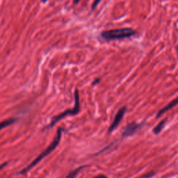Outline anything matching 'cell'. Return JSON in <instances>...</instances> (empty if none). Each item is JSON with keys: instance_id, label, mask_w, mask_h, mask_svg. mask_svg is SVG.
<instances>
[{"instance_id": "cell-8", "label": "cell", "mask_w": 178, "mask_h": 178, "mask_svg": "<svg viewBox=\"0 0 178 178\" xmlns=\"http://www.w3.org/2000/svg\"><path fill=\"white\" fill-rule=\"evenodd\" d=\"M166 120L167 119L166 118H165L164 120H162L161 122H159V124H158L156 127H154V129H153V132L155 134H159V132L162 131V129L164 128V125L165 124H166Z\"/></svg>"}, {"instance_id": "cell-3", "label": "cell", "mask_w": 178, "mask_h": 178, "mask_svg": "<svg viewBox=\"0 0 178 178\" xmlns=\"http://www.w3.org/2000/svg\"><path fill=\"white\" fill-rule=\"evenodd\" d=\"M80 110V106H79V93L77 90H75L74 91V107L73 109H68L65 111L64 112L61 113V114L58 115V116H55L53 119H52L51 123L48 126V127H52V126L56 123L57 122L59 121L60 120H61L67 116H74L78 114Z\"/></svg>"}, {"instance_id": "cell-11", "label": "cell", "mask_w": 178, "mask_h": 178, "mask_svg": "<svg viewBox=\"0 0 178 178\" xmlns=\"http://www.w3.org/2000/svg\"><path fill=\"white\" fill-rule=\"evenodd\" d=\"M100 1H101V0H95V2H94V4H93V9H94L95 8V7L97 6V5L99 4V2H100Z\"/></svg>"}, {"instance_id": "cell-12", "label": "cell", "mask_w": 178, "mask_h": 178, "mask_svg": "<svg viewBox=\"0 0 178 178\" xmlns=\"http://www.w3.org/2000/svg\"><path fill=\"white\" fill-rule=\"evenodd\" d=\"M7 165V163H4V164L0 165V170H2L3 168H4Z\"/></svg>"}, {"instance_id": "cell-16", "label": "cell", "mask_w": 178, "mask_h": 178, "mask_svg": "<svg viewBox=\"0 0 178 178\" xmlns=\"http://www.w3.org/2000/svg\"><path fill=\"white\" fill-rule=\"evenodd\" d=\"M177 49H178V45H177Z\"/></svg>"}, {"instance_id": "cell-4", "label": "cell", "mask_w": 178, "mask_h": 178, "mask_svg": "<svg viewBox=\"0 0 178 178\" xmlns=\"http://www.w3.org/2000/svg\"><path fill=\"white\" fill-rule=\"evenodd\" d=\"M126 110H127V108L125 107H122L118 111L116 116H115L114 118V121H113L112 124L110 125V127L109 128V132H111L117 128L119 124L120 123V122H121L122 118H123L125 112H126Z\"/></svg>"}, {"instance_id": "cell-14", "label": "cell", "mask_w": 178, "mask_h": 178, "mask_svg": "<svg viewBox=\"0 0 178 178\" xmlns=\"http://www.w3.org/2000/svg\"><path fill=\"white\" fill-rule=\"evenodd\" d=\"M80 0H74V4H78Z\"/></svg>"}, {"instance_id": "cell-10", "label": "cell", "mask_w": 178, "mask_h": 178, "mask_svg": "<svg viewBox=\"0 0 178 178\" xmlns=\"http://www.w3.org/2000/svg\"><path fill=\"white\" fill-rule=\"evenodd\" d=\"M154 174H155V173L153 171H152V172L148 173H147V174H145L144 175H143V176L140 178H151L154 176Z\"/></svg>"}, {"instance_id": "cell-13", "label": "cell", "mask_w": 178, "mask_h": 178, "mask_svg": "<svg viewBox=\"0 0 178 178\" xmlns=\"http://www.w3.org/2000/svg\"><path fill=\"white\" fill-rule=\"evenodd\" d=\"M94 178H107V177H105V176H104V175H98V176L95 177Z\"/></svg>"}, {"instance_id": "cell-15", "label": "cell", "mask_w": 178, "mask_h": 178, "mask_svg": "<svg viewBox=\"0 0 178 178\" xmlns=\"http://www.w3.org/2000/svg\"><path fill=\"white\" fill-rule=\"evenodd\" d=\"M41 1H42V2H44V3H45V2H46L47 1V0H41Z\"/></svg>"}, {"instance_id": "cell-5", "label": "cell", "mask_w": 178, "mask_h": 178, "mask_svg": "<svg viewBox=\"0 0 178 178\" xmlns=\"http://www.w3.org/2000/svg\"><path fill=\"white\" fill-rule=\"evenodd\" d=\"M143 124H138L136 122H132L127 125L126 127H125L123 132H122V136L127 137L129 136H132L136 133L138 130H139L142 127Z\"/></svg>"}, {"instance_id": "cell-7", "label": "cell", "mask_w": 178, "mask_h": 178, "mask_svg": "<svg viewBox=\"0 0 178 178\" xmlns=\"http://www.w3.org/2000/svg\"><path fill=\"white\" fill-rule=\"evenodd\" d=\"M16 121V118H9L1 122H0V131H1L2 129L5 128L6 127L9 126V125H11L13 123H14Z\"/></svg>"}, {"instance_id": "cell-1", "label": "cell", "mask_w": 178, "mask_h": 178, "mask_svg": "<svg viewBox=\"0 0 178 178\" xmlns=\"http://www.w3.org/2000/svg\"><path fill=\"white\" fill-rule=\"evenodd\" d=\"M63 131H64V129H63L62 128H59L58 129H57L56 136H55L54 141L52 142V143L49 145L48 147H47L45 151L42 152L41 154H39L38 157H36V159H35L34 161L31 163V164L28 165V166L25 168V169L22 170V171L20 173V174L22 175V174L27 173L29 170H30L31 169H33V168L36 166V164H38V163L41 162L42 159H43L45 157L47 156L49 154L51 153V152L57 147V145H59L60 141H61V134Z\"/></svg>"}, {"instance_id": "cell-9", "label": "cell", "mask_w": 178, "mask_h": 178, "mask_svg": "<svg viewBox=\"0 0 178 178\" xmlns=\"http://www.w3.org/2000/svg\"><path fill=\"white\" fill-rule=\"evenodd\" d=\"M84 166H81L78 168V169H75L73 171H72L71 173H70L67 175V177L66 178H75V177L77 176L78 173H79L80 170H81L82 169H83Z\"/></svg>"}, {"instance_id": "cell-6", "label": "cell", "mask_w": 178, "mask_h": 178, "mask_svg": "<svg viewBox=\"0 0 178 178\" xmlns=\"http://www.w3.org/2000/svg\"><path fill=\"white\" fill-rule=\"evenodd\" d=\"M177 104H178V97H176V98H175V100H173V101L170 102V103L169 104H167L166 107H164V108H163V109L160 110V111L157 113V118H159L162 114H164L165 112L169 111L170 109H171L172 108H173L174 107H175Z\"/></svg>"}, {"instance_id": "cell-2", "label": "cell", "mask_w": 178, "mask_h": 178, "mask_svg": "<svg viewBox=\"0 0 178 178\" xmlns=\"http://www.w3.org/2000/svg\"><path fill=\"white\" fill-rule=\"evenodd\" d=\"M136 34V32L134 29L131 28H122L103 31L101 34V36L102 38L107 41H113V40L127 38L135 36Z\"/></svg>"}]
</instances>
